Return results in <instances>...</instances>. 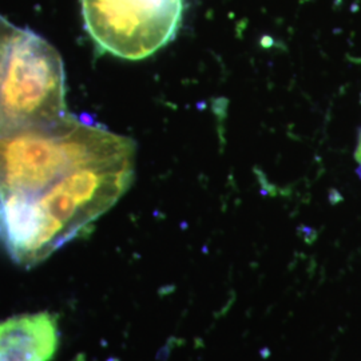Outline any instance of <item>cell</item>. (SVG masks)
<instances>
[{
  "label": "cell",
  "mask_w": 361,
  "mask_h": 361,
  "mask_svg": "<svg viewBox=\"0 0 361 361\" xmlns=\"http://www.w3.org/2000/svg\"><path fill=\"white\" fill-rule=\"evenodd\" d=\"M133 140L71 114L0 135V244L31 268L86 232L134 180Z\"/></svg>",
  "instance_id": "1"
},
{
  "label": "cell",
  "mask_w": 361,
  "mask_h": 361,
  "mask_svg": "<svg viewBox=\"0 0 361 361\" xmlns=\"http://www.w3.org/2000/svg\"><path fill=\"white\" fill-rule=\"evenodd\" d=\"M82 15L98 49L141 61L177 37L183 0H82Z\"/></svg>",
  "instance_id": "2"
},
{
  "label": "cell",
  "mask_w": 361,
  "mask_h": 361,
  "mask_svg": "<svg viewBox=\"0 0 361 361\" xmlns=\"http://www.w3.org/2000/svg\"><path fill=\"white\" fill-rule=\"evenodd\" d=\"M58 347V320L49 312L0 322V361H50Z\"/></svg>",
  "instance_id": "3"
},
{
  "label": "cell",
  "mask_w": 361,
  "mask_h": 361,
  "mask_svg": "<svg viewBox=\"0 0 361 361\" xmlns=\"http://www.w3.org/2000/svg\"><path fill=\"white\" fill-rule=\"evenodd\" d=\"M22 30L0 15V135L8 129L18 43Z\"/></svg>",
  "instance_id": "4"
},
{
  "label": "cell",
  "mask_w": 361,
  "mask_h": 361,
  "mask_svg": "<svg viewBox=\"0 0 361 361\" xmlns=\"http://www.w3.org/2000/svg\"><path fill=\"white\" fill-rule=\"evenodd\" d=\"M355 157H356V161H357V164H359V173L361 174V133L360 137H359V143H357V149H356Z\"/></svg>",
  "instance_id": "5"
}]
</instances>
